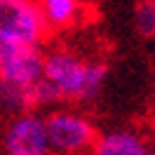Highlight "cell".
<instances>
[{
  "label": "cell",
  "instance_id": "7",
  "mask_svg": "<svg viewBox=\"0 0 155 155\" xmlns=\"http://www.w3.org/2000/svg\"><path fill=\"white\" fill-rule=\"evenodd\" d=\"M42 21L49 33L68 31L82 21V2L80 0H35Z\"/></svg>",
  "mask_w": 155,
  "mask_h": 155
},
{
  "label": "cell",
  "instance_id": "4",
  "mask_svg": "<svg viewBox=\"0 0 155 155\" xmlns=\"http://www.w3.org/2000/svg\"><path fill=\"white\" fill-rule=\"evenodd\" d=\"M0 153L2 155H52L45 115L35 108L21 110L7 120L0 134Z\"/></svg>",
  "mask_w": 155,
  "mask_h": 155
},
{
  "label": "cell",
  "instance_id": "6",
  "mask_svg": "<svg viewBox=\"0 0 155 155\" xmlns=\"http://www.w3.org/2000/svg\"><path fill=\"white\" fill-rule=\"evenodd\" d=\"M92 155H155V148L134 129H110L97 136Z\"/></svg>",
  "mask_w": 155,
  "mask_h": 155
},
{
  "label": "cell",
  "instance_id": "1",
  "mask_svg": "<svg viewBox=\"0 0 155 155\" xmlns=\"http://www.w3.org/2000/svg\"><path fill=\"white\" fill-rule=\"evenodd\" d=\"M106 82V66L92 61L75 49L57 47L45 54L40 106L52 104H87Z\"/></svg>",
  "mask_w": 155,
  "mask_h": 155
},
{
  "label": "cell",
  "instance_id": "8",
  "mask_svg": "<svg viewBox=\"0 0 155 155\" xmlns=\"http://www.w3.org/2000/svg\"><path fill=\"white\" fill-rule=\"evenodd\" d=\"M134 28L141 38H155V2L141 0L134 10Z\"/></svg>",
  "mask_w": 155,
  "mask_h": 155
},
{
  "label": "cell",
  "instance_id": "3",
  "mask_svg": "<svg viewBox=\"0 0 155 155\" xmlns=\"http://www.w3.org/2000/svg\"><path fill=\"white\" fill-rule=\"evenodd\" d=\"M52 153L59 155H85L97 141V127L78 108H54L45 115Z\"/></svg>",
  "mask_w": 155,
  "mask_h": 155
},
{
  "label": "cell",
  "instance_id": "9",
  "mask_svg": "<svg viewBox=\"0 0 155 155\" xmlns=\"http://www.w3.org/2000/svg\"><path fill=\"white\" fill-rule=\"evenodd\" d=\"M148 2H155V0H148Z\"/></svg>",
  "mask_w": 155,
  "mask_h": 155
},
{
  "label": "cell",
  "instance_id": "2",
  "mask_svg": "<svg viewBox=\"0 0 155 155\" xmlns=\"http://www.w3.org/2000/svg\"><path fill=\"white\" fill-rule=\"evenodd\" d=\"M42 66L38 45L0 42V110L14 115L40 106Z\"/></svg>",
  "mask_w": 155,
  "mask_h": 155
},
{
  "label": "cell",
  "instance_id": "5",
  "mask_svg": "<svg viewBox=\"0 0 155 155\" xmlns=\"http://www.w3.org/2000/svg\"><path fill=\"white\" fill-rule=\"evenodd\" d=\"M47 33L35 0H0V42L40 47Z\"/></svg>",
  "mask_w": 155,
  "mask_h": 155
}]
</instances>
